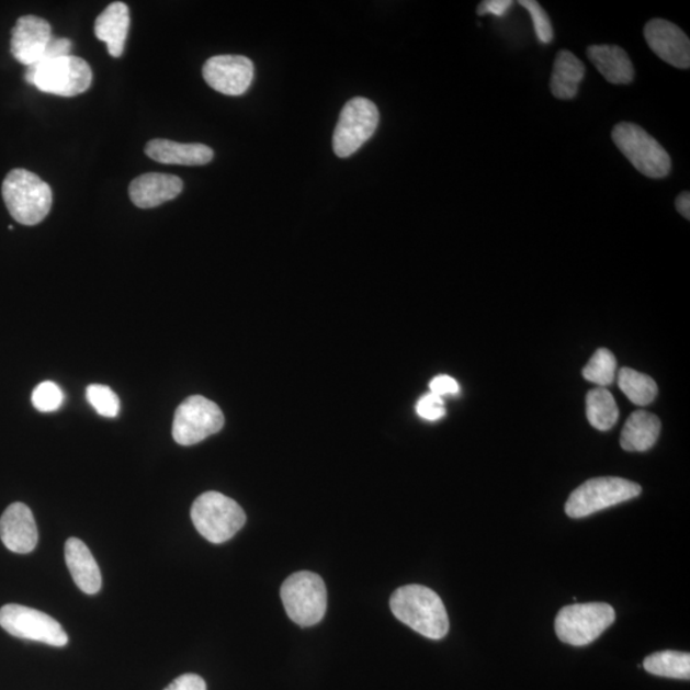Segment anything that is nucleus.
<instances>
[{"mask_svg": "<svg viewBox=\"0 0 690 690\" xmlns=\"http://www.w3.org/2000/svg\"><path fill=\"white\" fill-rule=\"evenodd\" d=\"M391 609L395 618L423 637L441 640L449 632L444 602L428 587L409 585L398 588L392 596Z\"/></svg>", "mask_w": 690, "mask_h": 690, "instance_id": "f257e3e1", "label": "nucleus"}, {"mask_svg": "<svg viewBox=\"0 0 690 690\" xmlns=\"http://www.w3.org/2000/svg\"><path fill=\"white\" fill-rule=\"evenodd\" d=\"M2 193L8 212L22 226H36L50 213V185L26 169H13L8 173Z\"/></svg>", "mask_w": 690, "mask_h": 690, "instance_id": "f03ea898", "label": "nucleus"}, {"mask_svg": "<svg viewBox=\"0 0 690 690\" xmlns=\"http://www.w3.org/2000/svg\"><path fill=\"white\" fill-rule=\"evenodd\" d=\"M25 81L46 94L72 98L89 90L92 71L87 60L69 54L27 67Z\"/></svg>", "mask_w": 690, "mask_h": 690, "instance_id": "7ed1b4c3", "label": "nucleus"}, {"mask_svg": "<svg viewBox=\"0 0 690 690\" xmlns=\"http://www.w3.org/2000/svg\"><path fill=\"white\" fill-rule=\"evenodd\" d=\"M193 525L201 536L213 544L229 541L246 524V514L239 504L216 491L205 493L193 502Z\"/></svg>", "mask_w": 690, "mask_h": 690, "instance_id": "20e7f679", "label": "nucleus"}, {"mask_svg": "<svg viewBox=\"0 0 690 690\" xmlns=\"http://www.w3.org/2000/svg\"><path fill=\"white\" fill-rule=\"evenodd\" d=\"M611 137L618 149L643 176L660 180L670 173V155L637 124L620 123L612 129Z\"/></svg>", "mask_w": 690, "mask_h": 690, "instance_id": "39448f33", "label": "nucleus"}, {"mask_svg": "<svg viewBox=\"0 0 690 690\" xmlns=\"http://www.w3.org/2000/svg\"><path fill=\"white\" fill-rule=\"evenodd\" d=\"M281 597L286 614L299 626L320 623L327 612V587L323 578L313 572H298L286 578Z\"/></svg>", "mask_w": 690, "mask_h": 690, "instance_id": "423d86ee", "label": "nucleus"}, {"mask_svg": "<svg viewBox=\"0 0 690 690\" xmlns=\"http://www.w3.org/2000/svg\"><path fill=\"white\" fill-rule=\"evenodd\" d=\"M615 622V610L609 603H575L559 611L555 620L557 637L572 646H587Z\"/></svg>", "mask_w": 690, "mask_h": 690, "instance_id": "0eeeda50", "label": "nucleus"}, {"mask_svg": "<svg viewBox=\"0 0 690 690\" xmlns=\"http://www.w3.org/2000/svg\"><path fill=\"white\" fill-rule=\"evenodd\" d=\"M642 493L638 484L620 477H599L586 480L569 496L565 513L570 518H585L597 511L637 498Z\"/></svg>", "mask_w": 690, "mask_h": 690, "instance_id": "6e6552de", "label": "nucleus"}, {"mask_svg": "<svg viewBox=\"0 0 690 690\" xmlns=\"http://www.w3.org/2000/svg\"><path fill=\"white\" fill-rule=\"evenodd\" d=\"M377 106L369 99L354 98L344 105L332 137L339 158H349L374 136L378 126Z\"/></svg>", "mask_w": 690, "mask_h": 690, "instance_id": "1a4fd4ad", "label": "nucleus"}, {"mask_svg": "<svg viewBox=\"0 0 690 690\" xmlns=\"http://www.w3.org/2000/svg\"><path fill=\"white\" fill-rule=\"evenodd\" d=\"M0 626L15 638L41 642L53 647L68 645V635L56 619L22 604H4L0 609Z\"/></svg>", "mask_w": 690, "mask_h": 690, "instance_id": "9d476101", "label": "nucleus"}, {"mask_svg": "<svg viewBox=\"0 0 690 690\" xmlns=\"http://www.w3.org/2000/svg\"><path fill=\"white\" fill-rule=\"evenodd\" d=\"M223 426L222 409L203 395H192L177 408L172 432L176 443L190 446L219 432Z\"/></svg>", "mask_w": 690, "mask_h": 690, "instance_id": "9b49d317", "label": "nucleus"}, {"mask_svg": "<svg viewBox=\"0 0 690 690\" xmlns=\"http://www.w3.org/2000/svg\"><path fill=\"white\" fill-rule=\"evenodd\" d=\"M203 75L208 87L220 94L240 97L251 87L254 67L244 56H216L206 61Z\"/></svg>", "mask_w": 690, "mask_h": 690, "instance_id": "f8f14e48", "label": "nucleus"}, {"mask_svg": "<svg viewBox=\"0 0 690 690\" xmlns=\"http://www.w3.org/2000/svg\"><path fill=\"white\" fill-rule=\"evenodd\" d=\"M50 23L36 15H23L12 30L11 53L19 64L27 67L42 61L52 41Z\"/></svg>", "mask_w": 690, "mask_h": 690, "instance_id": "ddd939ff", "label": "nucleus"}, {"mask_svg": "<svg viewBox=\"0 0 690 690\" xmlns=\"http://www.w3.org/2000/svg\"><path fill=\"white\" fill-rule=\"evenodd\" d=\"M645 37L649 48L666 64L679 69L689 68L690 42L679 26L663 19H655L647 23Z\"/></svg>", "mask_w": 690, "mask_h": 690, "instance_id": "4468645a", "label": "nucleus"}, {"mask_svg": "<svg viewBox=\"0 0 690 690\" xmlns=\"http://www.w3.org/2000/svg\"><path fill=\"white\" fill-rule=\"evenodd\" d=\"M0 539L10 552L30 554L34 552L38 534L33 511L22 502H14L0 518Z\"/></svg>", "mask_w": 690, "mask_h": 690, "instance_id": "2eb2a0df", "label": "nucleus"}, {"mask_svg": "<svg viewBox=\"0 0 690 690\" xmlns=\"http://www.w3.org/2000/svg\"><path fill=\"white\" fill-rule=\"evenodd\" d=\"M183 182L172 174L147 173L129 184V197L139 208H152L181 195Z\"/></svg>", "mask_w": 690, "mask_h": 690, "instance_id": "dca6fc26", "label": "nucleus"}, {"mask_svg": "<svg viewBox=\"0 0 690 690\" xmlns=\"http://www.w3.org/2000/svg\"><path fill=\"white\" fill-rule=\"evenodd\" d=\"M145 152L161 165L205 166L214 158L211 147L203 144H180L170 139L155 138L146 145Z\"/></svg>", "mask_w": 690, "mask_h": 690, "instance_id": "f3484780", "label": "nucleus"}, {"mask_svg": "<svg viewBox=\"0 0 690 690\" xmlns=\"http://www.w3.org/2000/svg\"><path fill=\"white\" fill-rule=\"evenodd\" d=\"M66 564L77 587L95 595L102 589V573L89 547L79 539H68L65 546Z\"/></svg>", "mask_w": 690, "mask_h": 690, "instance_id": "a211bd4d", "label": "nucleus"}, {"mask_svg": "<svg viewBox=\"0 0 690 690\" xmlns=\"http://www.w3.org/2000/svg\"><path fill=\"white\" fill-rule=\"evenodd\" d=\"M129 30L128 5L114 2L108 5L95 21V35L106 44L108 53L113 58L122 57Z\"/></svg>", "mask_w": 690, "mask_h": 690, "instance_id": "6ab92c4d", "label": "nucleus"}, {"mask_svg": "<svg viewBox=\"0 0 690 690\" xmlns=\"http://www.w3.org/2000/svg\"><path fill=\"white\" fill-rule=\"evenodd\" d=\"M588 59L603 79L614 84H627L634 80V67L626 52L618 45H592L587 49Z\"/></svg>", "mask_w": 690, "mask_h": 690, "instance_id": "aec40b11", "label": "nucleus"}, {"mask_svg": "<svg viewBox=\"0 0 690 690\" xmlns=\"http://www.w3.org/2000/svg\"><path fill=\"white\" fill-rule=\"evenodd\" d=\"M660 431L661 422L657 416L637 410L627 418L620 445L626 452H646L656 444Z\"/></svg>", "mask_w": 690, "mask_h": 690, "instance_id": "412c9836", "label": "nucleus"}, {"mask_svg": "<svg viewBox=\"0 0 690 690\" xmlns=\"http://www.w3.org/2000/svg\"><path fill=\"white\" fill-rule=\"evenodd\" d=\"M584 61L569 50L557 53L550 90L561 100H572L578 94L579 84L585 79Z\"/></svg>", "mask_w": 690, "mask_h": 690, "instance_id": "4be33fe9", "label": "nucleus"}, {"mask_svg": "<svg viewBox=\"0 0 690 690\" xmlns=\"http://www.w3.org/2000/svg\"><path fill=\"white\" fill-rule=\"evenodd\" d=\"M586 412L589 423L600 431L612 429L619 418L617 401L604 387H596V389L588 392Z\"/></svg>", "mask_w": 690, "mask_h": 690, "instance_id": "5701e85b", "label": "nucleus"}, {"mask_svg": "<svg viewBox=\"0 0 690 690\" xmlns=\"http://www.w3.org/2000/svg\"><path fill=\"white\" fill-rule=\"evenodd\" d=\"M643 666L657 677L690 679V655L687 653L663 651V653L649 655Z\"/></svg>", "mask_w": 690, "mask_h": 690, "instance_id": "b1692460", "label": "nucleus"}, {"mask_svg": "<svg viewBox=\"0 0 690 690\" xmlns=\"http://www.w3.org/2000/svg\"><path fill=\"white\" fill-rule=\"evenodd\" d=\"M618 384L626 398L635 406H648L657 395V385L654 378L632 369H622L618 375Z\"/></svg>", "mask_w": 690, "mask_h": 690, "instance_id": "393cba45", "label": "nucleus"}, {"mask_svg": "<svg viewBox=\"0 0 690 690\" xmlns=\"http://www.w3.org/2000/svg\"><path fill=\"white\" fill-rule=\"evenodd\" d=\"M615 376V355L612 354L609 349L604 348L599 349L584 369V377L587 382L599 385L600 387L609 386L614 383Z\"/></svg>", "mask_w": 690, "mask_h": 690, "instance_id": "a878e982", "label": "nucleus"}, {"mask_svg": "<svg viewBox=\"0 0 690 690\" xmlns=\"http://www.w3.org/2000/svg\"><path fill=\"white\" fill-rule=\"evenodd\" d=\"M87 398L100 416L114 418L120 415L121 401L110 386L92 384L88 387Z\"/></svg>", "mask_w": 690, "mask_h": 690, "instance_id": "bb28decb", "label": "nucleus"}, {"mask_svg": "<svg viewBox=\"0 0 690 690\" xmlns=\"http://www.w3.org/2000/svg\"><path fill=\"white\" fill-rule=\"evenodd\" d=\"M33 405L38 412H56L65 401V394L60 387L53 382H44L35 387L33 393Z\"/></svg>", "mask_w": 690, "mask_h": 690, "instance_id": "cd10ccee", "label": "nucleus"}, {"mask_svg": "<svg viewBox=\"0 0 690 690\" xmlns=\"http://www.w3.org/2000/svg\"><path fill=\"white\" fill-rule=\"evenodd\" d=\"M519 4L530 12L539 41L542 44L552 43L554 41V29L544 8L536 0H521Z\"/></svg>", "mask_w": 690, "mask_h": 690, "instance_id": "c85d7f7f", "label": "nucleus"}, {"mask_svg": "<svg viewBox=\"0 0 690 690\" xmlns=\"http://www.w3.org/2000/svg\"><path fill=\"white\" fill-rule=\"evenodd\" d=\"M417 415L428 421H439L446 414L443 398L438 395L429 393L417 401L416 406Z\"/></svg>", "mask_w": 690, "mask_h": 690, "instance_id": "c756f323", "label": "nucleus"}, {"mask_svg": "<svg viewBox=\"0 0 690 690\" xmlns=\"http://www.w3.org/2000/svg\"><path fill=\"white\" fill-rule=\"evenodd\" d=\"M430 391L432 394L438 395V397L443 398L445 395L459 394L461 389L455 378L448 375H440L430 383Z\"/></svg>", "mask_w": 690, "mask_h": 690, "instance_id": "7c9ffc66", "label": "nucleus"}, {"mask_svg": "<svg viewBox=\"0 0 690 690\" xmlns=\"http://www.w3.org/2000/svg\"><path fill=\"white\" fill-rule=\"evenodd\" d=\"M513 4L511 0H485L478 4L477 13L478 15L491 14L496 18H504Z\"/></svg>", "mask_w": 690, "mask_h": 690, "instance_id": "2f4dec72", "label": "nucleus"}, {"mask_svg": "<svg viewBox=\"0 0 690 690\" xmlns=\"http://www.w3.org/2000/svg\"><path fill=\"white\" fill-rule=\"evenodd\" d=\"M165 690H206V683L196 674H184V676L173 680Z\"/></svg>", "mask_w": 690, "mask_h": 690, "instance_id": "473e14b6", "label": "nucleus"}, {"mask_svg": "<svg viewBox=\"0 0 690 690\" xmlns=\"http://www.w3.org/2000/svg\"><path fill=\"white\" fill-rule=\"evenodd\" d=\"M677 211L681 216H685L687 220L690 219V193L681 192L676 200Z\"/></svg>", "mask_w": 690, "mask_h": 690, "instance_id": "72a5a7b5", "label": "nucleus"}]
</instances>
